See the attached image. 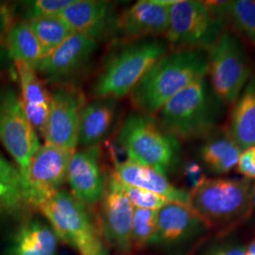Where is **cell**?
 <instances>
[{"label": "cell", "mask_w": 255, "mask_h": 255, "mask_svg": "<svg viewBox=\"0 0 255 255\" xmlns=\"http://www.w3.org/2000/svg\"><path fill=\"white\" fill-rule=\"evenodd\" d=\"M0 142L15 163L24 190L30 161L41 143L27 119L20 93L7 84L0 86Z\"/></svg>", "instance_id": "obj_8"}, {"label": "cell", "mask_w": 255, "mask_h": 255, "mask_svg": "<svg viewBox=\"0 0 255 255\" xmlns=\"http://www.w3.org/2000/svg\"><path fill=\"white\" fill-rule=\"evenodd\" d=\"M242 149L229 133L227 127L217 128L205 138L200 156L211 173L227 174L237 165Z\"/></svg>", "instance_id": "obj_20"}, {"label": "cell", "mask_w": 255, "mask_h": 255, "mask_svg": "<svg viewBox=\"0 0 255 255\" xmlns=\"http://www.w3.org/2000/svg\"><path fill=\"white\" fill-rule=\"evenodd\" d=\"M113 174L119 182L142 188L164 197L168 201L190 205V192L178 188L168 181L166 176L154 169L130 161L119 162L114 160Z\"/></svg>", "instance_id": "obj_18"}, {"label": "cell", "mask_w": 255, "mask_h": 255, "mask_svg": "<svg viewBox=\"0 0 255 255\" xmlns=\"http://www.w3.org/2000/svg\"><path fill=\"white\" fill-rule=\"evenodd\" d=\"M108 255V253H107V251L105 250V248L102 247L100 251H98L96 254H94V255Z\"/></svg>", "instance_id": "obj_35"}, {"label": "cell", "mask_w": 255, "mask_h": 255, "mask_svg": "<svg viewBox=\"0 0 255 255\" xmlns=\"http://www.w3.org/2000/svg\"><path fill=\"white\" fill-rule=\"evenodd\" d=\"M226 17L240 34L255 45V0L228 1Z\"/></svg>", "instance_id": "obj_27"}, {"label": "cell", "mask_w": 255, "mask_h": 255, "mask_svg": "<svg viewBox=\"0 0 255 255\" xmlns=\"http://www.w3.org/2000/svg\"><path fill=\"white\" fill-rule=\"evenodd\" d=\"M245 255H255V240L245 250Z\"/></svg>", "instance_id": "obj_34"}, {"label": "cell", "mask_w": 255, "mask_h": 255, "mask_svg": "<svg viewBox=\"0 0 255 255\" xmlns=\"http://www.w3.org/2000/svg\"><path fill=\"white\" fill-rule=\"evenodd\" d=\"M245 248L233 241H224L208 247L201 255H245Z\"/></svg>", "instance_id": "obj_31"}, {"label": "cell", "mask_w": 255, "mask_h": 255, "mask_svg": "<svg viewBox=\"0 0 255 255\" xmlns=\"http://www.w3.org/2000/svg\"><path fill=\"white\" fill-rule=\"evenodd\" d=\"M9 24V11L4 5H0V51L2 49L7 51L5 47V37Z\"/></svg>", "instance_id": "obj_33"}, {"label": "cell", "mask_w": 255, "mask_h": 255, "mask_svg": "<svg viewBox=\"0 0 255 255\" xmlns=\"http://www.w3.org/2000/svg\"><path fill=\"white\" fill-rule=\"evenodd\" d=\"M74 0H30L24 1L21 4L24 21L31 19L58 16Z\"/></svg>", "instance_id": "obj_29"}, {"label": "cell", "mask_w": 255, "mask_h": 255, "mask_svg": "<svg viewBox=\"0 0 255 255\" xmlns=\"http://www.w3.org/2000/svg\"><path fill=\"white\" fill-rule=\"evenodd\" d=\"M227 129L242 151L255 146V76L234 103Z\"/></svg>", "instance_id": "obj_21"}, {"label": "cell", "mask_w": 255, "mask_h": 255, "mask_svg": "<svg viewBox=\"0 0 255 255\" xmlns=\"http://www.w3.org/2000/svg\"><path fill=\"white\" fill-rule=\"evenodd\" d=\"M98 48L91 37L73 33L61 46L44 57L35 69L47 84L64 83L87 65Z\"/></svg>", "instance_id": "obj_11"}, {"label": "cell", "mask_w": 255, "mask_h": 255, "mask_svg": "<svg viewBox=\"0 0 255 255\" xmlns=\"http://www.w3.org/2000/svg\"><path fill=\"white\" fill-rule=\"evenodd\" d=\"M18 76L20 96L24 105L49 106L50 93L36 71L22 62H14Z\"/></svg>", "instance_id": "obj_26"}, {"label": "cell", "mask_w": 255, "mask_h": 255, "mask_svg": "<svg viewBox=\"0 0 255 255\" xmlns=\"http://www.w3.org/2000/svg\"><path fill=\"white\" fill-rule=\"evenodd\" d=\"M174 0H141L118 17L117 32L128 42L165 35Z\"/></svg>", "instance_id": "obj_14"}, {"label": "cell", "mask_w": 255, "mask_h": 255, "mask_svg": "<svg viewBox=\"0 0 255 255\" xmlns=\"http://www.w3.org/2000/svg\"><path fill=\"white\" fill-rule=\"evenodd\" d=\"M27 22L41 45L44 57L51 53L74 33L60 15L31 19Z\"/></svg>", "instance_id": "obj_25"}, {"label": "cell", "mask_w": 255, "mask_h": 255, "mask_svg": "<svg viewBox=\"0 0 255 255\" xmlns=\"http://www.w3.org/2000/svg\"><path fill=\"white\" fill-rule=\"evenodd\" d=\"M166 41L149 38L128 42L110 55L92 86L95 99H122L130 91L164 55L168 53Z\"/></svg>", "instance_id": "obj_3"}, {"label": "cell", "mask_w": 255, "mask_h": 255, "mask_svg": "<svg viewBox=\"0 0 255 255\" xmlns=\"http://www.w3.org/2000/svg\"><path fill=\"white\" fill-rule=\"evenodd\" d=\"M118 100L95 99L83 105L80 112L78 146L87 148L100 146L109 134L116 119Z\"/></svg>", "instance_id": "obj_19"}, {"label": "cell", "mask_w": 255, "mask_h": 255, "mask_svg": "<svg viewBox=\"0 0 255 255\" xmlns=\"http://www.w3.org/2000/svg\"><path fill=\"white\" fill-rule=\"evenodd\" d=\"M5 47L13 62H22L34 70L44 58L38 39L24 20L10 22L5 37Z\"/></svg>", "instance_id": "obj_23"}, {"label": "cell", "mask_w": 255, "mask_h": 255, "mask_svg": "<svg viewBox=\"0 0 255 255\" xmlns=\"http://www.w3.org/2000/svg\"><path fill=\"white\" fill-rule=\"evenodd\" d=\"M133 213L134 207L112 172L101 200V223L106 241L120 255H128L132 249Z\"/></svg>", "instance_id": "obj_12"}, {"label": "cell", "mask_w": 255, "mask_h": 255, "mask_svg": "<svg viewBox=\"0 0 255 255\" xmlns=\"http://www.w3.org/2000/svg\"><path fill=\"white\" fill-rule=\"evenodd\" d=\"M119 181V180H118ZM121 190L126 195L128 200L134 208L139 209L154 210L158 211L164 206L167 202L164 197L157 195L152 192L147 191L142 188L130 186L119 181Z\"/></svg>", "instance_id": "obj_30"}, {"label": "cell", "mask_w": 255, "mask_h": 255, "mask_svg": "<svg viewBox=\"0 0 255 255\" xmlns=\"http://www.w3.org/2000/svg\"><path fill=\"white\" fill-rule=\"evenodd\" d=\"M26 207L20 172L0 152V215H14Z\"/></svg>", "instance_id": "obj_24"}, {"label": "cell", "mask_w": 255, "mask_h": 255, "mask_svg": "<svg viewBox=\"0 0 255 255\" xmlns=\"http://www.w3.org/2000/svg\"><path fill=\"white\" fill-rule=\"evenodd\" d=\"M82 107L81 95L72 88L60 87L50 93L45 143L76 150Z\"/></svg>", "instance_id": "obj_13"}, {"label": "cell", "mask_w": 255, "mask_h": 255, "mask_svg": "<svg viewBox=\"0 0 255 255\" xmlns=\"http://www.w3.org/2000/svg\"><path fill=\"white\" fill-rule=\"evenodd\" d=\"M252 204L255 208V183L254 188L252 189Z\"/></svg>", "instance_id": "obj_36"}, {"label": "cell", "mask_w": 255, "mask_h": 255, "mask_svg": "<svg viewBox=\"0 0 255 255\" xmlns=\"http://www.w3.org/2000/svg\"><path fill=\"white\" fill-rule=\"evenodd\" d=\"M237 169L246 179H255V146H251L242 152Z\"/></svg>", "instance_id": "obj_32"}, {"label": "cell", "mask_w": 255, "mask_h": 255, "mask_svg": "<svg viewBox=\"0 0 255 255\" xmlns=\"http://www.w3.org/2000/svg\"><path fill=\"white\" fill-rule=\"evenodd\" d=\"M208 74L207 51L178 49L155 63L133 89L129 100L138 113L155 117L176 94Z\"/></svg>", "instance_id": "obj_1"}, {"label": "cell", "mask_w": 255, "mask_h": 255, "mask_svg": "<svg viewBox=\"0 0 255 255\" xmlns=\"http://www.w3.org/2000/svg\"><path fill=\"white\" fill-rule=\"evenodd\" d=\"M157 211L134 208L131 240L132 247L143 249L150 245L156 231Z\"/></svg>", "instance_id": "obj_28"}, {"label": "cell", "mask_w": 255, "mask_h": 255, "mask_svg": "<svg viewBox=\"0 0 255 255\" xmlns=\"http://www.w3.org/2000/svg\"><path fill=\"white\" fill-rule=\"evenodd\" d=\"M38 209L49 221L57 237L81 255H94L103 247L86 205L72 193L61 189Z\"/></svg>", "instance_id": "obj_7"}, {"label": "cell", "mask_w": 255, "mask_h": 255, "mask_svg": "<svg viewBox=\"0 0 255 255\" xmlns=\"http://www.w3.org/2000/svg\"><path fill=\"white\" fill-rule=\"evenodd\" d=\"M76 150L65 149L45 143L33 155L24 184L27 207L39 208L62 189L67 180L68 167Z\"/></svg>", "instance_id": "obj_10"}, {"label": "cell", "mask_w": 255, "mask_h": 255, "mask_svg": "<svg viewBox=\"0 0 255 255\" xmlns=\"http://www.w3.org/2000/svg\"><path fill=\"white\" fill-rule=\"evenodd\" d=\"M58 237L51 227L32 219L19 227L9 246V255H56Z\"/></svg>", "instance_id": "obj_22"}, {"label": "cell", "mask_w": 255, "mask_h": 255, "mask_svg": "<svg viewBox=\"0 0 255 255\" xmlns=\"http://www.w3.org/2000/svg\"><path fill=\"white\" fill-rule=\"evenodd\" d=\"M213 91L223 104L235 103L252 74L246 50L238 37L224 32L207 51Z\"/></svg>", "instance_id": "obj_9"}, {"label": "cell", "mask_w": 255, "mask_h": 255, "mask_svg": "<svg viewBox=\"0 0 255 255\" xmlns=\"http://www.w3.org/2000/svg\"><path fill=\"white\" fill-rule=\"evenodd\" d=\"M223 103L202 79L176 94L156 115L157 122L178 140L205 139L216 128Z\"/></svg>", "instance_id": "obj_2"}, {"label": "cell", "mask_w": 255, "mask_h": 255, "mask_svg": "<svg viewBox=\"0 0 255 255\" xmlns=\"http://www.w3.org/2000/svg\"><path fill=\"white\" fill-rule=\"evenodd\" d=\"M208 227L190 205L169 201L157 211L152 245L180 246L201 236Z\"/></svg>", "instance_id": "obj_15"}, {"label": "cell", "mask_w": 255, "mask_h": 255, "mask_svg": "<svg viewBox=\"0 0 255 255\" xmlns=\"http://www.w3.org/2000/svg\"><path fill=\"white\" fill-rule=\"evenodd\" d=\"M60 17L74 33L91 37L99 42L117 32L119 15L115 5L104 0H74Z\"/></svg>", "instance_id": "obj_17"}, {"label": "cell", "mask_w": 255, "mask_h": 255, "mask_svg": "<svg viewBox=\"0 0 255 255\" xmlns=\"http://www.w3.org/2000/svg\"><path fill=\"white\" fill-rule=\"evenodd\" d=\"M101 146L76 150L71 158L67 180L72 194L85 205H93L102 200L107 179L101 164Z\"/></svg>", "instance_id": "obj_16"}, {"label": "cell", "mask_w": 255, "mask_h": 255, "mask_svg": "<svg viewBox=\"0 0 255 255\" xmlns=\"http://www.w3.org/2000/svg\"><path fill=\"white\" fill-rule=\"evenodd\" d=\"M190 195V206L208 228L240 221L253 206L251 181L246 178L206 179Z\"/></svg>", "instance_id": "obj_5"}, {"label": "cell", "mask_w": 255, "mask_h": 255, "mask_svg": "<svg viewBox=\"0 0 255 255\" xmlns=\"http://www.w3.org/2000/svg\"><path fill=\"white\" fill-rule=\"evenodd\" d=\"M118 143L124 149L128 160L152 168L166 176L180 161L181 145L179 140L166 132L154 117L138 112L124 119Z\"/></svg>", "instance_id": "obj_4"}, {"label": "cell", "mask_w": 255, "mask_h": 255, "mask_svg": "<svg viewBox=\"0 0 255 255\" xmlns=\"http://www.w3.org/2000/svg\"><path fill=\"white\" fill-rule=\"evenodd\" d=\"M227 24V20L214 14L203 1L175 0L169 8V23L164 36L172 50L208 51L226 32Z\"/></svg>", "instance_id": "obj_6"}]
</instances>
